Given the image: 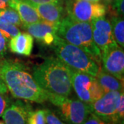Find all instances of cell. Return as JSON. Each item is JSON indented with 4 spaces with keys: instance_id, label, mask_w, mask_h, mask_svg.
I'll list each match as a JSON object with an SVG mask.
<instances>
[{
    "instance_id": "obj_1",
    "label": "cell",
    "mask_w": 124,
    "mask_h": 124,
    "mask_svg": "<svg viewBox=\"0 0 124 124\" xmlns=\"http://www.w3.org/2000/svg\"><path fill=\"white\" fill-rule=\"evenodd\" d=\"M0 77L13 97L38 103L48 101V93L37 84L22 63L5 59Z\"/></svg>"
},
{
    "instance_id": "obj_2",
    "label": "cell",
    "mask_w": 124,
    "mask_h": 124,
    "mask_svg": "<svg viewBox=\"0 0 124 124\" xmlns=\"http://www.w3.org/2000/svg\"><path fill=\"white\" fill-rule=\"evenodd\" d=\"M32 77L50 94L68 97L72 90L71 70L57 58L50 57L34 68Z\"/></svg>"
},
{
    "instance_id": "obj_3",
    "label": "cell",
    "mask_w": 124,
    "mask_h": 124,
    "mask_svg": "<svg viewBox=\"0 0 124 124\" xmlns=\"http://www.w3.org/2000/svg\"><path fill=\"white\" fill-rule=\"evenodd\" d=\"M57 35L70 44L79 47L99 63L101 53L94 43L90 23L80 22L66 16L59 23Z\"/></svg>"
},
{
    "instance_id": "obj_4",
    "label": "cell",
    "mask_w": 124,
    "mask_h": 124,
    "mask_svg": "<svg viewBox=\"0 0 124 124\" xmlns=\"http://www.w3.org/2000/svg\"><path fill=\"white\" fill-rule=\"evenodd\" d=\"M51 46L57 58L69 68L94 77L97 75L100 68L99 63L83 49L68 43L57 35Z\"/></svg>"
},
{
    "instance_id": "obj_5",
    "label": "cell",
    "mask_w": 124,
    "mask_h": 124,
    "mask_svg": "<svg viewBox=\"0 0 124 124\" xmlns=\"http://www.w3.org/2000/svg\"><path fill=\"white\" fill-rule=\"evenodd\" d=\"M48 101L57 108V112L68 124H82L91 112L89 104L79 99L50 94Z\"/></svg>"
},
{
    "instance_id": "obj_6",
    "label": "cell",
    "mask_w": 124,
    "mask_h": 124,
    "mask_svg": "<svg viewBox=\"0 0 124 124\" xmlns=\"http://www.w3.org/2000/svg\"><path fill=\"white\" fill-rule=\"evenodd\" d=\"M65 9L67 16L72 20L87 23L105 16L108 11L103 4L83 0H66Z\"/></svg>"
},
{
    "instance_id": "obj_7",
    "label": "cell",
    "mask_w": 124,
    "mask_h": 124,
    "mask_svg": "<svg viewBox=\"0 0 124 124\" xmlns=\"http://www.w3.org/2000/svg\"><path fill=\"white\" fill-rule=\"evenodd\" d=\"M70 70L72 90H75L78 99L81 101L90 104L97 100L105 93L95 77L87 73Z\"/></svg>"
},
{
    "instance_id": "obj_8",
    "label": "cell",
    "mask_w": 124,
    "mask_h": 124,
    "mask_svg": "<svg viewBox=\"0 0 124 124\" xmlns=\"http://www.w3.org/2000/svg\"><path fill=\"white\" fill-rule=\"evenodd\" d=\"M122 92L124 90L104 93L97 100L89 104L90 112L106 122L116 124V111Z\"/></svg>"
},
{
    "instance_id": "obj_9",
    "label": "cell",
    "mask_w": 124,
    "mask_h": 124,
    "mask_svg": "<svg viewBox=\"0 0 124 124\" xmlns=\"http://www.w3.org/2000/svg\"><path fill=\"white\" fill-rule=\"evenodd\" d=\"M94 43L99 49L101 55L118 45L114 39L110 22L104 16L90 22Z\"/></svg>"
},
{
    "instance_id": "obj_10",
    "label": "cell",
    "mask_w": 124,
    "mask_h": 124,
    "mask_svg": "<svg viewBox=\"0 0 124 124\" xmlns=\"http://www.w3.org/2000/svg\"><path fill=\"white\" fill-rule=\"evenodd\" d=\"M59 23H54L41 20L38 22L28 25H23L22 28L32 36L41 44L51 46L57 37Z\"/></svg>"
},
{
    "instance_id": "obj_11",
    "label": "cell",
    "mask_w": 124,
    "mask_h": 124,
    "mask_svg": "<svg viewBox=\"0 0 124 124\" xmlns=\"http://www.w3.org/2000/svg\"><path fill=\"white\" fill-rule=\"evenodd\" d=\"M101 69L120 79L124 80V48L117 46L112 48L101 55Z\"/></svg>"
},
{
    "instance_id": "obj_12",
    "label": "cell",
    "mask_w": 124,
    "mask_h": 124,
    "mask_svg": "<svg viewBox=\"0 0 124 124\" xmlns=\"http://www.w3.org/2000/svg\"><path fill=\"white\" fill-rule=\"evenodd\" d=\"M32 111V107L29 103L18 100L9 105L1 117L5 124H28Z\"/></svg>"
},
{
    "instance_id": "obj_13",
    "label": "cell",
    "mask_w": 124,
    "mask_h": 124,
    "mask_svg": "<svg viewBox=\"0 0 124 124\" xmlns=\"http://www.w3.org/2000/svg\"><path fill=\"white\" fill-rule=\"evenodd\" d=\"M31 4L37 10L41 19L48 22L59 23L67 15L66 9L62 4L47 3L42 4Z\"/></svg>"
},
{
    "instance_id": "obj_14",
    "label": "cell",
    "mask_w": 124,
    "mask_h": 124,
    "mask_svg": "<svg viewBox=\"0 0 124 124\" xmlns=\"http://www.w3.org/2000/svg\"><path fill=\"white\" fill-rule=\"evenodd\" d=\"M8 6L17 12L23 25H28L41 20L33 6L24 0H10Z\"/></svg>"
},
{
    "instance_id": "obj_15",
    "label": "cell",
    "mask_w": 124,
    "mask_h": 124,
    "mask_svg": "<svg viewBox=\"0 0 124 124\" xmlns=\"http://www.w3.org/2000/svg\"><path fill=\"white\" fill-rule=\"evenodd\" d=\"M33 43L32 36L27 32H20L9 39L8 47L13 53L30 56L33 48Z\"/></svg>"
},
{
    "instance_id": "obj_16",
    "label": "cell",
    "mask_w": 124,
    "mask_h": 124,
    "mask_svg": "<svg viewBox=\"0 0 124 124\" xmlns=\"http://www.w3.org/2000/svg\"><path fill=\"white\" fill-rule=\"evenodd\" d=\"M95 78L105 93L110 91L124 90V80L112 75L101 68H99Z\"/></svg>"
},
{
    "instance_id": "obj_17",
    "label": "cell",
    "mask_w": 124,
    "mask_h": 124,
    "mask_svg": "<svg viewBox=\"0 0 124 124\" xmlns=\"http://www.w3.org/2000/svg\"><path fill=\"white\" fill-rule=\"evenodd\" d=\"M110 24L112 32L117 45L124 48V19L121 16H111Z\"/></svg>"
},
{
    "instance_id": "obj_18",
    "label": "cell",
    "mask_w": 124,
    "mask_h": 124,
    "mask_svg": "<svg viewBox=\"0 0 124 124\" xmlns=\"http://www.w3.org/2000/svg\"><path fill=\"white\" fill-rule=\"evenodd\" d=\"M0 19L17 27L22 28L23 26L17 12L9 6L4 9L0 10Z\"/></svg>"
},
{
    "instance_id": "obj_19",
    "label": "cell",
    "mask_w": 124,
    "mask_h": 124,
    "mask_svg": "<svg viewBox=\"0 0 124 124\" xmlns=\"http://www.w3.org/2000/svg\"><path fill=\"white\" fill-rule=\"evenodd\" d=\"M0 31L8 39L20 32L19 27L0 19Z\"/></svg>"
},
{
    "instance_id": "obj_20",
    "label": "cell",
    "mask_w": 124,
    "mask_h": 124,
    "mask_svg": "<svg viewBox=\"0 0 124 124\" xmlns=\"http://www.w3.org/2000/svg\"><path fill=\"white\" fill-rule=\"evenodd\" d=\"M28 124H46L45 109L32 111L28 117Z\"/></svg>"
},
{
    "instance_id": "obj_21",
    "label": "cell",
    "mask_w": 124,
    "mask_h": 124,
    "mask_svg": "<svg viewBox=\"0 0 124 124\" xmlns=\"http://www.w3.org/2000/svg\"><path fill=\"white\" fill-rule=\"evenodd\" d=\"M124 0H113L110 4V13L111 16H121L124 15Z\"/></svg>"
},
{
    "instance_id": "obj_22",
    "label": "cell",
    "mask_w": 124,
    "mask_h": 124,
    "mask_svg": "<svg viewBox=\"0 0 124 124\" xmlns=\"http://www.w3.org/2000/svg\"><path fill=\"white\" fill-rule=\"evenodd\" d=\"M116 124H124V93L122 92L120 96L116 111Z\"/></svg>"
},
{
    "instance_id": "obj_23",
    "label": "cell",
    "mask_w": 124,
    "mask_h": 124,
    "mask_svg": "<svg viewBox=\"0 0 124 124\" xmlns=\"http://www.w3.org/2000/svg\"><path fill=\"white\" fill-rule=\"evenodd\" d=\"M46 124H65L57 116L48 109H45Z\"/></svg>"
},
{
    "instance_id": "obj_24",
    "label": "cell",
    "mask_w": 124,
    "mask_h": 124,
    "mask_svg": "<svg viewBox=\"0 0 124 124\" xmlns=\"http://www.w3.org/2000/svg\"><path fill=\"white\" fill-rule=\"evenodd\" d=\"M9 39L0 31V57L4 59L7 53Z\"/></svg>"
},
{
    "instance_id": "obj_25",
    "label": "cell",
    "mask_w": 124,
    "mask_h": 124,
    "mask_svg": "<svg viewBox=\"0 0 124 124\" xmlns=\"http://www.w3.org/2000/svg\"><path fill=\"white\" fill-rule=\"evenodd\" d=\"M82 124H110L108 122H106L103 121L97 116H96L93 112H90L87 116V118L85 119V121L82 123Z\"/></svg>"
},
{
    "instance_id": "obj_26",
    "label": "cell",
    "mask_w": 124,
    "mask_h": 124,
    "mask_svg": "<svg viewBox=\"0 0 124 124\" xmlns=\"http://www.w3.org/2000/svg\"><path fill=\"white\" fill-rule=\"evenodd\" d=\"M11 103V99L6 94H0V116H2L5 110Z\"/></svg>"
},
{
    "instance_id": "obj_27",
    "label": "cell",
    "mask_w": 124,
    "mask_h": 124,
    "mask_svg": "<svg viewBox=\"0 0 124 124\" xmlns=\"http://www.w3.org/2000/svg\"><path fill=\"white\" fill-rule=\"evenodd\" d=\"M30 4H42L47 3H57V4H62L63 0H24Z\"/></svg>"
},
{
    "instance_id": "obj_28",
    "label": "cell",
    "mask_w": 124,
    "mask_h": 124,
    "mask_svg": "<svg viewBox=\"0 0 124 124\" xmlns=\"http://www.w3.org/2000/svg\"><path fill=\"white\" fill-rule=\"evenodd\" d=\"M8 89L6 85L4 84V81L0 77V94H7Z\"/></svg>"
},
{
    "instance_id": "obj_29",
    "label": "cell",
    "mask_w": 124,
    "mask_h": 124,
    "mask_svg": "<svg viewBox=\"0 0 124 124\" xmlns=\"http://www.w3.org/2000/svg\"><path fill=\"white\" fill-rule=\"evenodd\" d=\"M10 0H0V10L8 7L9 2Z\"/></svg>"
},
{
    "instance_id": "obj_30",
    "label": "cell",
    "mask_w": 124,
    "mask_h": 124,
    "mask_svg": "<svg viewBox=\"0 0 124 124\" xmlns=\"http://www.w3.org/2000/svg\"><path fill=\"white\" fill-rule=\"evenodd\" d=\"M102 1H103L105 4H110L113 0H102Z\"/></svg>"
},
{
    "instance_id": "obj_31",
    "label": "cell",
    "mask_w": 124,
    "mask_h": 124,
    "mask_svg": "<svg viewBox=\"0 0 124 124\" xmlns=\"http://www.w3.org/2000/svg\"><path fill=\"white\" fill-rule=\"evenodd\" d=\"M83 1H90V2H99L101 0H83Z\"/></svg>"
},
{
    "instance_id": "obj_32",
    "label": "cell",
    "mask_w": 124,
    "mask_h": 124,
    "mask_svg": "<svg viewBox=\"0 0 124 124\" xmlns=\"http://www.w3.org/2000/svg\"><path fill=\"white\" fill-rule=\"evenodd\" d=\"M5 59H2V58L0 57V68H1V65H2V63H4V62Z\"/></svg>"
},
{
    "instance_id": "obj_33",
    "label": "cell",
    "mask_w": 124,
    "mask_h": 124,
    "mask_svg": "<svg viewBox=\"0 0 124 124\" xmlns=\"http://www.w3.org/2000/svg\"><path fill=\"white\" fill-rule=\"evenodd\" d=\"M0 124H5V123L4 122V121H0Z\"/></svg>"
}]
</instances>
